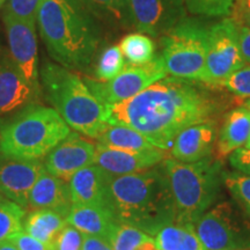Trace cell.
Wrapping results in <instances>:
<instances>
[{"mask_svg": "<svg viewBox=\"0 0 250 250\" xmlns=\"http://www.w3.org/2000/svg\"><path fill=\"white\" fill-rule=\"evenodd\" d=\"M202 81L166 77L123 102L105 107L107 123L122 125L143 134L161 151L173 147L181 131L215 121L224 100Z\"/></svg>", "mask_w": 250, "mask_h": 250, "instance_id": "6da1fadb", "label": "cell"}, {"mask_svg": "<svg viewBox=\"0 0 250 250\" xmlns=\"http://www.w3.org/2000/svg\"><path fill=\"white\" fill-rule=\"evenodd\" d=\"M108 210L120 224L154 236L176 223V212L167 177L159 168L111 176L108 174Z\"/></svg>", "mask_w": 250, "mask_h": 250, "instance_id": "7a4b0ae2", "label": "cell"}, {"mask_svg": "<svg viewBox=\"0 0 250 250\" xmlns=\"http://www.w3.org/2000/svg\"><path fill=\"white\" fill-rule=\"evenodd\" d=\"M49 55L68 70L83 71L100 43V28L80 0H45L36 18Z\"/></svg>", "mask_w": 250, "mask_h": 250, "instance_id": "3957f363", "label": "cell"}, {"mask_svg": "<svg viewBox=\"0 0 250 250\" xmlns=\"http://www.w3.org/2000/svg\"><path fill=\"white\" fill-rule=\"evenodd\" d=\"M49 101L71 129L98 138L107 129V110L83 78L59 64L46 62L40 72Z\"/></svg>", "mask_w": 250, "mask_h": 250, "instance_id": "277c9868", "label": "cell"}, {"mask_svg": "<svg viewBox=\"0 0 250 250\" xmlns=\"http://www.w3.org/2000/svg\"><path fill=\"white\" fill-rule=\"evenodd\" d=\"M71 127L55 108L29 104L0 129V153L7 159L41 160L59 145Z\"/></svg>", "mask_w": 250, "mask_h": 250, "instance_id": "5b68a950", "label": "cell"}, {"mask_svg": "<svg viewBox=\"0 0 250 250\" xmlns=\"http://www.w3.org/2000/svg\"><path fill=\"white\" fill-rule=\"evenodd\" d=\"M173 197L177 224L193 225L218 198L224 171L211 158L197 162L165 159L161 164Z\"/></svg>", "mask_w": 250, "mask_h": 250, "instance_id": "8992f818", "label": "cell"}, {"mask_svg": "<svg viewBox=\"0 0 250 250\" xmlns=\"http://www.w3.org/2000/svg\"><path fill=\"white\" fill-rule=\"evenodd\" d=\"M208 28L196 19L184 18L161 37L166 71L175 78L201 81L205 71Z\"/></svg>", "mask_w": 250, "mask_h": 250, "instance_id": "52a82bcc", "label": "cell"}, {"mask_svg": "<svg viewBox=\"0 0 250 250\" xmlns=\"http://www.w3.org/2000/svg\"><path fill=\"white\" fill-rule=\"evenodd\" d=\"M193 228L208 250L250 249V219L232 202L218 203Z\"/></svg>", "mask_w": 250, "mask_h": 250, "instance_id": "ba28073f", "label": "cell"}, {"mask_svg": "<svg viewBox=\"0 0 250 250\" xmlns=\"http://www.w3.org/2000/svg\"><path fill=\"white\" fill-rule=\"evenodd\" d=\"M243 65L239 29L232 19H223L208 28V54L202 83L220 89L228 77Z\"/></svg>", "mask_w": 250, "mask_h": 250, "instance_id": "9c48e42d", "label": "cell"}, {"mask_svg": "<svg viewBox=\"0 0 250 250\" xmlns=\"http://www.w3.org/2000/svg\"><path fill=\"white\" fill-rule=\"evenodd\" d=\"M164 59L155 57L145 65H125L124 70L110 81H99L85 78L90 92L105 107L133 98L152 83L167 77Z\"/></svg>", "mask_w": 250, "mask_h": 250, "instance_id": "30bf717a", "label": "cell"}, {"mask_svg": "<svg viewBox=\"0 0 250 250\" xmlns=\"http://www.w3.org/2000/svg\"><path fill=\"white\" fill-rule=\"evenodd\" d=\"M9 57L33 86L40 88L36 21L22 20L4 14Z\"/></svg>", "mask_w": 250, "mask_h": 250, "instance_id": "8fae6325", "label": "cell"}, {"mask_svg": "<svg viewBox=\"0 0 250 250\" xmlns=\"http://www.w3.org/2000/svg\"><path fill=\"white\" fill-rule=\"evenodd\" d=\"M133 28L158 37L187 17L183 0H129Z\"/></svg>", "mask_w": 250, "mask_h": 250, "instance_id": "7c38bea8", "label": "cell"}, {"mask_svg": "<svg viewBox=\"0 0 250 250\" xmlns=\"http://www.w3.org/2000/svg\"><path fill=\"white\" fill-rule=\"evenodd\" d=\"M95 145L78 133H70L46 155L45 170L68 182L77 171L94 165Z\"/></svg>", "mask_w": 250, "mask_h": 250, "instance_id": "4fadbf2b", "label": "cell"}, {"mask_svg": "<svg viewBox=\"0 0 250 250\" xmlns=\"http://www.w3.org/2000/svg\"><path fill=\"white\" fill-rule=\"evenodd\" d=\"M45 171L41 160L6 158L0 161V195L26 208L31 189Z\"/></svg>", "mask_w": 250, "mask_h": 250, "instance_id": "5bb4252c", "label": "cell"}, {"mask_svg": "<svg viewBox=\"0 0 250 250\" xmlns=\"http://www.w3.org/2000/svg\"><path fill=\"white\" fill-rule=\"evenodd\" d=\"M165 159V151L156 147L147 151H124L98 143L95 145L94 165L111 176H120L151 169Z\"/></svg>", "mask_w": 250, "mask_h": 250, "instance_id": "9a60e30c", "label": "cell"}, {"mask_svg": "<svg viewBox=\"0 0 250 250\" xmlns=\"http://www.w3.org/2000/svg\"><path fill=\"white\" fill-rule=\"evenodd\" d=\"M41 88L33 86L19 71L7 54L0 57V116L26 108L40 95Z\"/></svg>", "mask_w": 250, "mask_h": 250, "instance_id": "2e32d148", "label": "cell"}, {"mask_svg": "<svg viewBox=\"0 0 250 250\" xmlns=\"http://www.w3.org/2000/svg\"><path fill=\"white\" fill-rule=\"evenodd\" d=\"M218 138L217 121L191 125L177 134L170 155L181 162H197L210 158Z\"/></svg>", "mask_w": 250, "mask_h": 250, "instance_id": "e0dca14e", "label": "cell"}, {"mask_svg": "<svg viewBox=\"0 0 250 250\" xmlns=\"http://www.w3.org/2000/svg\"><path fill=\"white\" fill-rule=\"evenodd\" d=\"M108 174L96 165L77 171L68 181L72 205H88L108 208Z\"/></svg>", "mask_w": 250, "mask_h": 250, "instance_id": "ac0fdd59", "label": "cell"}, {"mask_svg": "<svg viewBox=\"0 0 250 250\" xmlns=\"http://www.w3.org/2000/svg\"><path fill=\"white\" fill-rule=\"evenodd\" d=\"M250 137V99L225 116L215 143L218 160L230 155L246 145Z\"/></svg>", "mask_w": 250, "mask_h": 250, "instance_id": "d6986e66", "label": "cell"}, {"mask_svg": "<svg viewBox=\"0 0 250 250\" xmlns=\"http://www.w3.org/2000/svg\"><path fill=\"white\" fill-rule=\"evenodd\" d=\"M27 208L30 211L49 208L67 217L72 208L68 183L45 171L31 189Z\"/></svg>", "mask_w": 250, "mask_h": 250, "instance_id": "ffe728a7", "label": "cell"}, {"mask_svg": "<svg viewBox=\"0 0 250 250\" xmlns=\"http://www.w3.org/2000/svg\"><path fill=\"white\" fill-rule=\"evenodd\" d=\"M67 224L85 235L102 237L109 242L117 223L105 208L88 205H72L66 217Z\"/></svg>", "mask_w": 250, "mask_h": 250, "instance_id": "44dd1931", "label": "cell"}, {"mask_svg": "<svg viewBox=\"0 0 250 250\" xmlns=\"http://www.w3.org/2000/svg\"><path fill=\"white\" fill-rule=\"evenodd\" d=\"M67 225L66 217L59 212L49 208H39L29 211L26 215L23 230L51 248L59 233Z\"/></svg>", "mask_w": 250, "mask_h": 250, "instance_id": "7402d4cb", "label": "cell"}, {"mask_svg": "<svg viewBox=\"0 0 250 250\" xmlns=\"http://www.w3.org/2000/svg\"><path fill=\"white\" fill-rule=\"evenodd\" d=\"M153 239L158 250H208L189 224L167 225Z\"/></svg>", "mask_w": 250, "mask_h": 250, "instance_id": "603a6c76", "label": "cell"}, {"mask_svg": "<svg viewBox=\"0 0 250 250\" xmlns=\"http://www.w3.org/2000/svg\"><path fill=\"white\" fill-rule=\"evenodd\" d=\"M93 17L110 26L133 27L129 0H80Z\"/></svg>", "mask_w": 250, "mask_h": 250, "instance_id": "cb8c5ba5", "label": "cell"}, {"mask_svg": "<svg viewBox=\"0 0 250 250\" xmlns=\"http://www.w3.org/2000/svg\"><path fill=\"white\" fill-rule=\"evenodd\" d=\"M96 139L103 146L124 151H147L155 148L143 134L122 125H108Z\"/></svg>", "mask_w": 250, "mask_h": 250, "instance_id": "d4e9b609", "label": "cell"}, {"mask_svg": "<svg viewBox=\"0 0 250 250\" xmlns=\"http://www.w3.org/2000/svg\"><path fill=\"white\" fill-rule=\"evenodd\" d=\"M120 49L130 65H145L155 58V43L143 33H132L121 40Z\"/></svg>", "mask_w": 250, "mask_h": 250, "instance_id": "484cf974", "label": "cell"}, {"mask_svg": "<svg viewBox=\"0 0 250 250\" xmlns=\"http://www.w3.org/2000/svg\"><path fill=\"white\" fill-rule=\"evenodd\" d=\"M24 218V208L0 195V242L23 230Z\"/></svg>", "mask_w": 250, "mask_h": 250, "instance_id": "4316f807", "label": "cell"}, {"mask_svg": "<svg viewBox=\"0 0 250 250\" xmlns=\"http://www.w3.org/2000/svg\"><path fill=\"white\" fill-rule=\"evenodd\" d=\"M125 67V59L120 46L109 45L102 50L95 66V77L99 81H110Z\"/></svg>", "mask_w": 250, "mask_h": 250, "instance_id": "83f0119b", "label": "cell"}, {"mask_svg": "<svg viewBox=\"0 0 250 250\" xmlns=\"http://www.w3.org/2000/svg\"><path fill=\"white\" fill-rule=\"evenodd\" d=\"M152 237L130 225L117 224L109 239V243L114 250H139L140 247Z\"/></svg>", "mask_w": 250, "mask_h": 250, "instance_id": "f1b7e54d", "label": "cell"}, {"mask_svg": "<svg viewBox=\"0 0 250 250\" xmlns=\"http://www.w3.org/2000/svg\"><path fill=\"white\" fill-rule=\"evenodd\" d=\"M224 184L250 219V176L241 173H224Z\"/></svg>", "mask_w": 250, "mask_h": 250, "instance_id": "f546056e", "label": "cell"}, {"mask_svg": "<svg viewBox=\"0 0 250 250\" xmlns=\"http://www.w3.org/2000/svg\"><path fill=\"white\" fill-rule=\"evenodd\" d=\"M187 11L204 17H226L236 0H183Z\"/></svg>", "mask_w": 250, "mask_h": 250, "instance_id": "4dcf8cb0", "label": "cell"}, {"mask_svg": "<svg viewBox=\"0 0 250 250\" xmlns=\"http://www.w3.org/2000/svg\"><path fill=\"white\" fill-rule=\"evenodd\" d=\"M45 0H8L4 14L22 19V20L36 21L39 9Z\"/></svg>", "mask_w": 250, "mask_h": 250, "instance_id": "1f68e13d", "label": "cell"}, {"mask_svg": "<svg viewBox=\"0 0 250 250\" xmlns=\"http://www.w3.org/2000/svg\"><path fill=\"white\" fill-rule=\"evenodd\" d=\"M224 87L241 99H250V65H243L225 81Z\"/></svg>", "mask_w": 250, "mask_h": 250, "instance_id": "d6a6232c", "label": "cell"}, {"mask_svg": "<svg viewBox=\"0 0 250 250\" xmlns=\"http://www.w3.org/2000/svg\"><path fill=\"white\" fill-rule=\"evenodd\" d=\"M83 236L85 234L78 230L76 227L67 225L55 240L51 250H81Z\"/></svg>", "mask_w": 250, "mask_h": 250, "instance_id": "836d02e7", "label": "cell"}, {"mask_svg": "<svg viewBox=\"0 0 250 250\" xmlns=\"http://www.w3.org/2000/svg\"><path fill=\"white\" fill-rule=\"evenodd\" d=\"M8 240H11L19 250H51L48 245L39 241V240L29 235L24 230L14 234Z\"/></svg>", "mask_w": 250, "mask_h": 250, "instance_id": "e575fe53", "label": "cell"}, {"mask_svg": "<svg viewBox=\"0 0 250 250\" xmlns=\"http://www.w3.org/2000/svg\"><path fill=\"white\" fill-rule=\"evenodd\" d=\"M229 15L237 28H250V0H236Z\"/></svg>", "mask_w": 250, "mask_h": 250, "instance_id": "d590c367", "label": "cell"}, {"mask_svg": "<svg viewBox=\"0 0 250 250\" xmlns=\"http://www.w3.org/2000/svg\"><path fill=\"white\" fill-rule=\"evenodd\" d=\"M229 164L234 169L250 176V148L241 147L230 154Z\"/></svg>", "mask_w": 250, "mask_h": 250, "instance_id": "8d00e7d4", "label": "cell"}, {"mask_svg": "<svg viewBox=\"0 0 250 250\" xmlns=\"http://www.w3.org/2000/svg\"><path fill=\"white\" fill-rule=\"evenodd\" d=\"M81 250H114L110 243L102 237L85 235Z\"/></svg>", "mask_w": 250, "mask_h": 250, "instance_id": "74e56055", "label": "cell"}, {"mask_svg": "<svg viewBox=\"0 0 250 250\" xmlns=\"http://www.w3.org/2000/svg\"><path fill=\"white\" fill-rule=\"evenodd\" d=\"M239 29V40H240V49L245 61V64L250 65V28L243 27L237 28Z\"/></svg>", "mask_w": 250, "mask_h": 250, "instance_id": "f35d334b", "label": "cell"}, {"mask_svg": "<svg viewBox=\"0 0 250 250\" xmlns=\"http://www.w3.org/2000/svg\"><path fill=\"white\" fill-rule=\"evenodd\" d=\"M0 250H19L17 246L14 245L11 240H5V241L0 242Z\"/></svg>", "mask_w": 250, "mask_h": 250, "instance_id": "ab89813d", "label": "cell"}, {"mask_svg": "<svg viewBox=\"0 0 250 250\" xmlns=\"http://www.w3.org/2000/svg\"><path fill=\"white\" fill-rule=\"evenodd\" d=\"M246 147H247V148H250V137H249L248 142H247V144H246Z\"/></svg>", "mask_w": 250, "mask_h": 250, "instance_id": "60d3db41", "label": "cell"}, {"mask_svg": "<svg viewBox=\"0 0 250 250\" xmlns=\"http://www.w3.org/2000/svg\"><path fill=\"white\" fill-rule=\"evenodd\" d=\"M5 1H6V0H0V8H1V6L5 4Z\"/></svg>", "mask_w": 250, "mask_h": 250, "instance_id": "b9f144b4", "label": "cell"}, {"mask_svg": "<svg viewBox=\"0 0 250 250\" xmlns=\"http://www.w3.org/2000/svg\"><path fill=\"white\" fill-rule=\"evenodd\" d=\"M1 55H2V52H1V46H0V57H1Z\"/></svg>", "mask_w": 250, "mask_h": 250, "instance_id": "7bdbcfd3", "label": "cell"}, {"mask_svg": "<svg viewBox=\"0 0 250 250\" xmlns=\"http://www.w3.org/2000/svg\"><path fill=\"white\" fill-rule=\"evenodd\" d=\"M243 250H250V249H243Z\"/></svg>", "mask_w": 250, "mask_h": 250, "instance_id": "ee69618b", "label": "cell"}]
</instances>
